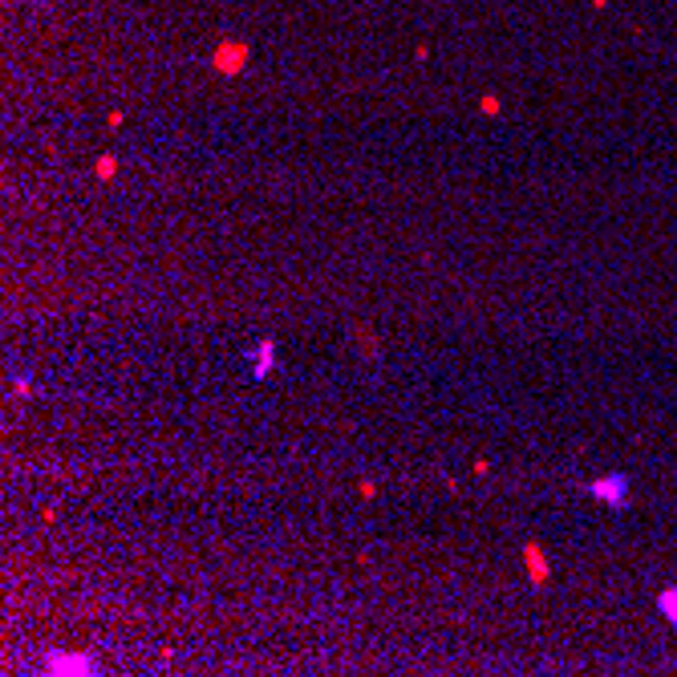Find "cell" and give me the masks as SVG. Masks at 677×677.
Listing matches in <instances>:
<instances>
[{"label": "cell", "instance_id": "6da1fadb", "mask_svg": "<svg viewBox=\"0 0 677 677\" xmlns=\"http://www.w3.org/2000/svg\"><path fill=\"white\" fill-rule=\"evenodd\" d=\"M41 674L93 677V674H102V661L90 657V653H45V657H41Z\"/></svg>", "mask_w": 677, "mask_h": 677}, {"label": "cell", "instance_id": "7a4b0ae2", "mask_svg": "<svg viewBox=\"0 0 677 677\" xmlns=\"http://www.w3.org/2000/svg\"><path fill=\"white\" fill-rule=\"evenodd\" d=\"M584 491L596 499V503L613 507V511H625V507H629V495H632V483H629V475H596Z\"/></svg>", "mask_w": 677, "mask_h": 677}, {"label": "cell", "instance_id": "3957f363", "mask_svg": "<svg viewBox=\"0 0 677 677\" xmlns=\"http://www.w3.org/2000/svg\"><path fill=\"white\" fill-rule=\"evenodd\" d=\"M276 365H280L276 341H272V337H260V341L248 349V373H252V381H264V377H268Z\"/></svg>", "mask_w": 677, "mask_h": 677}, {"label": "cell", "instance_id": "277c9868", "mask_svg": "<svg viewBox=\"0 0 677 677\" xmlns=\"http://www.w3.org/2000/svg\"><path fill=\"white\" fill-rule=\"evenodd\" d=\"M523 568H527V580H532V588H543L547 580H551V564H547V556H543V547L536 540L523 543Z\"/></svg>", "mask_w": 677, "mask_h": 677}, {"label": "cell", "instance_id": "5b68a950", "mask_svg": "<svg viewBox=\"0 0 677 677\" xmlns=\"http://www.w3.org/2000/svg\"><path fill=\"white\" fill-rule=\"evenodd\" d=\"M248 57H252V49H248V45H239V41H227V45L215 49L211 65H215L219 73H239V69L248 65Z\"/></svg>", "mask_w": 677, "mask_h": 677}, {"label": "cell", "instance_id": "8992f818", "mask_svg": "<svg viewBox=\"0 0 677 677\" xmlns=\"http://www.w3.org/2000/svg\"><path fill=\"white\" fill-rule=\"evenodd\" d=\"M657 613H661V621H669V625L677 629V584H669V588L657 592Z\"/></svg>", "mask_w": 677, "mask_h": 677}, {"label": "cell", "instance_id": "52a82bcc", "mask_svg": "<svg viewBox=\"0 0 677 677\" xmlns=\"http://www.w3.org/2000/svg\"><path fill=\"white\" fill-rule=\"evenodd\" d=\"M93 175H97V182H110L118 175V158H114V154H102V158L93 163Z\"/></svg>", "mask_w": 677, "mask_h": 677}, {"label": "cell", "instance_id": "ba28073f", "mask_svg": "<svg viewBox=\"0 0 677 677\" xmlns=\"http://www.w3.org/2000/svg\"><path fill=\"white\" fill-rule=\"evenodd\" d=\"M479 110H483L487 118H495V114H499V97H483V102H479Z\"/></svg>", "mask_w": 677, "mask_h": 677}, {"label": "cell", "instance_id": "9c48e42d", "mask_svg": "<svg viewBox=\"0 0 677 677\" xmlns=\"http://www.w3.org/2000/svg\"><path fill=\"white\" fill-rule=\"evenodd\" d=\"M357 491H361L365 499H373V495H377V483H373V479H361V483H357Z\"/></svg>", "mask_w": 677, "mask_h": 677}, {"label": "cell", "instance_id": "30bf717a", "mask_svg": "<svg viewBox=\"0 0 677 677\" xmlns=\"http://www.w3.org/2000/svg\"><path fill=\"white\" fill-rule=\"evenodd\" d=\"M16 394H25V398H29V394H33V381H29V377H16Z\"/></svg>", "mask_w": 677, "mask_h": 677}]
</instances>
